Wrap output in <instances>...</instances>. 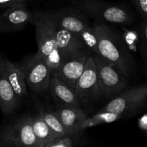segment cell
I'll return each instance as SVG.
<instances>
[{"mask_svg":"<svg viewBox=\"0 0 147 147\" xmlns=\"http://www.w3.org/2000/svg\"><path fill=\"white\" fill-rule=\"evenodd\" d=\"M92 25L97 35L98 54L114 65L129 80L132 78L134 60L123 38L106 23L94 21Z\"/></svg>","mask_w":147,"mask_h":147,"instance_id":"cell-1","label":"cell"},{"mask_svg":"<svg viewBox=\"0 0 147 147\" xmlns=\"http://www.w3.org/2000/svg\"><path fill=\"white\" fill-rule=\"evenodd\" d=\"M32 24L35 27L38 47L36 54L46 60L53 73L60 63V55L56 42L55 23L50 12L37 11L34 13Z\"/></svg>","mask_w":147,"mask_h":147,"instance_id":"cell-2","label":"cell"},{"mask_svg":"<svg viewBox=\"0 0 147 147\" xmlns=\"http://www.w3.org/2000/svg\"><path fill=\"white\" fill-rule=\"evenodd\" d=\"M75 7L95 21L103 23L129 25L134 22V15L125 6L102 0H78Z\"/></svg>","mask_w":147,"mask_h":147,"instance_id":"cell-3","label":"cell"},{"mask_svg":"<svg viewBox=\"0 0 147 147\" xmlns=\"http://www.w3.org/2000/svg\"><path fill=\"white\" fill-rule=\"evenodd\" d=\"M51 15L58 25L76 34L92 53L98 54V38L93 25L80 11L69 8L52 11Z\"/></svg>","mask_w":147,"mask_h":147,"instance_id":"cell-4","label":"cell"},{"mask_svg":"<svg viewBox=\"0 0 147 147\" xmlns=\"http://www.w3.org/2000/svg\"><path fill=\"white\" fill-rule=\"evenodd\" d=\"M43 147L33 132L31 116L23 115L0 128V147Z\"/></svg>","mask_w":147,"mask_h":147,"instance_id":"cell-5","label":"cell"},{"mask_svg":"<svg viewBox=\"0 0 147 147\" xmlns=\"http://www.w3.org/2000/svg\"><path fill=\"white\" fill-rule=\"evenodd\" d=\"M101 96L109 98L129 88V79L111 62L100 55L92 53Z\"/></svg>","mask_w":147,"mask_h":147,"instance_id":"cell-6","label":"cell"},{"mask_svg":"<svg viewBox=\"0 0 147 147\" xmlns=\"http://www.w3.org/2000/svg\"><path fill=\"white\" fill-rule=\"evenodd\" d=\"M147 102V81L131 88H127L113 97V99L99 111L116 114H132L144 108Z\"/></svg>","mask_w":147,"mask_h":147,"instance_id":"cell-7","label":"cell"},{"mask_svg":"<svg viewBox=\"0 0 147 147\" xmlns=\"http://www.w3.org/2000/svg\"><path fill=\"white\" fill-rule=\"evenodd\" d=\"M27 86L35 94L48 92L52 69L45 60L35 54L21 64Z\"/></svg>","mask_w":147,"mask_h":147,"instance_id":"cell-8","label":"cell"},{"mask_svg":"<svg viewBox=\"0 0 147 147\" xmlns=\"http://www.w3.org/2000/svg\"><path fill=\"white\" fill-rule=\"evenodd\" d=\"M80 105H87L102 97L98 83L96 65L92 55L88 57L84 70L74 88Z\"/></svg>","mask_w":147,"mask_h":147,"instance_id":"cell-9","label":"cell"},{"mask_svg":"<svg viewBox=\"0 0 147 147\" xmlns=\"http://www.w3.org/2000/svg\"><path fill=\"white\" fill-rule=\"evenodd\" d=\"M90 53H82L61 58L57 68L52 75L74 89L78 79L84 70L85 65Z\"/></svg>","mask_w":147,"mask_h":147,"instance_id":"cell-10","label":"cell"},{"mask_svg":"<svg viewBox=\"0 0 147 147\" xmlns=\"http://www.w3.org/2000/svg\"><path fill=\"white\" fill-rule=\"evenodd\" d=\"M34 13L30 12L26 4L9 7L0 14V34L10 33L24 29L32 24Z\"/></svg>","mask_w":147,"mask_h":147,"instance_id":"cell-11","label":"cell"},{"mask_svg":"<svg viewBox=\"0 0 147 147\" xmlns=\"http://www.w3.org/2000/svg\"><path fill=\"white\" fill-rule=\"evenodd\" d=\"M55 23L56 42H57V50L60 55V60L63 57L74 55L82 54V53L91 54L90 50L87 48V47L79 37H78L73 33L60 27L56 23L55 21Z\"/></svg>","mask_w":147,"mask_h":147,"instance_id":"cell-12","label":"cell"},{"mask_svg":"<svg viewBox=\"0 0 147 147\" xmlns=\"http://www.w3.org/2000/svg\"><path fill=\"white\" fill-rule=\"evenodd\" d=\"M4 57L0 53V109L4 115L14 113L22 100L13 90L7 74Z\"/></svg>","mask_w":147,"mask_h":147,"instance_id":"cell-13","label":"cell"},{"mask_svg":"<svg viewBox=\"0 0 147 147\" xmlns=\"http://www.w3.org/2000/svg\"><path fill=\"white\" fill-rule=\"evenodd\" d=\"M48 91L53 98L62 106L80 107V103L76 96L74 89L71 88L57 78L52 75Z\"/></svg>","mask_w":147,"mask_h":147,"instance_id":"cell-14","label":"cell"},{"mask_svg":"<svg viewBox=\"0 0 147 147\" xmlns=\"http://www.w3.org/2000/svg\"><path fill=\"white\" fill-rule=\"evenodd\" d=\"M4 63L7 76L17 96L21 100L30 99L27 86L21 64L12 63L7 57L4 58Z\"/></svg>","mask_w":147,"mask_h":147,"instance_id":"cell-15","label":"cell"},{"mask_svg":"<svg viewBox=\"0 0 147 147\" xmlns=\"http://www.w3.org/2000/svg\"><path fill=\"white\" fill-rule=\"evenodd\" d=\"M67 132L76 131V128L88 116L80 107L61 106L54 111Z\"/></svg>","mask_w":147,"mask_h":147,"instance_id":"cell-16","label":"cell"},{"mask_svg":"<svg viewBox=\"0 0 147 147\" xmlns=\"http://www.w3.org/2000/svg\"><path fill=\"white\" fill-rule=\"evenodd\" d=\"M31 102L37 114H38L39 116L51 128L57 136H63L67 133L55 113L47 110L37 96L32 95L31 96Z\"/></svg>","mask_w":147,"mask_h":147,"instance_id":"cell-17","label":"cell"},{"mask_svg":"<svg viewBox=\"0 0 147 147\" xmlns=\"http://www.w3.org/2000/svg\"><path fill=\"white\" fill-rule=\"evenodd\" d=\"M83 131H74L57 136L45 145L44 147H76L84 146L88 140L82 134Z\"/></svg>","mask_w":147,"mask_h":147,"instance_id":"cell-18","label":"cell"},{"mask_svg":"<svg viewBox=\"0 0 147 147\" xmlns=\"http://www.w3.org/2000/svg\"><path fill=\"white\" fill-rule=\"evenodd\" d=\"M31 123L34 135L42 144L43 147L46 144L57 137L51 128L37 113L34 116H31Z\"/></svg>","mask_w":147,"mask_h":147,"instance_id":"cell-19","label":"cell"},{"mask_svg":"<svg viewBox=\"0 0 147 147\" xmlns=\"http://www.w3.org/2000/svg\"><path fill=\"white\" fill-rule=\"evenodd\" d=\"M121 115L111 112H100L92 116H87L76 128V131H83L88 128L98 126L105 123H110L122 119Z\"/></svg>","mask_w":147,"mask_h":147,"instance_id":"cell-20","label":"cell"},{"mask_svg":"<svg viewBox=\"0 0 147 147\" xmlns=\"http://www.w3.org/2000/svg\"><path fill=\"white\" fill-rule=\"evenodd\" d=\"M139 50L143 60L144 70L147 76V20H144L139 29Z\"/></svg>","mask_w":147,"mask_h":147,"instance_id":"cell-21","label":"cell"},{"mask_svg":"<svg viewBox=\"0 0 147 147\" xmlns=\"http://www.w3.org/2000/svg\"><path fill=\"white\" fill-rule=\"evenodd\" d=\"M144 20H147V0H131Z\"/></svg>","mask_w":147,"mask_h":147,"instance_id":"cell-22","label":"cell"},{"mask_svg":"<svg viewBox=\"0 0 147 147\" xmlns=\"http://www.w3.org/2000/svg\"><path fill=\"white\" fill-rule=\"evenodd\" d=\"M26 4V0H0V8H9Z\"/></svg>","mask_w":147,"mask_h":147,"instance_id":"cell-23","label":"cell"},{"mask_svg":"<svg viewBox=\"0 0 147 147\" xmlns=\"http://www.w3.org/2000/svg\"><path fill=\"white\" fill-rule=\"evenodd\" d=\"M139 127L147 136V114L144 115L139 119Z\"/></svg>","mask_w":147,"mask_h":147,"instance_id":"cell-24","label":"cell"},{"mask_svg":"<svg viewBox=\"0 0 147 147\" xmlns=\"http://www.w3.org/2000/svg\"><path fill=\"white\" fill-rule=\"evenodd\" d=\"M73 1H78V0H72Z\"/></svg>","mask_w":147,"mask_h":147,"instance_id":"cell-25","label":"cell"}]
</instances>
